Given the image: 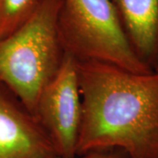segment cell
I'll return each mask as SVG.
<instances>
[{
  "mask_svg": "<svg viewBox=\"0 0 158 158\" xmlns=\"http://www.w3.org/2000/svg\"><path fill=\"white\" fill-rule=\"evenodd\" d=\"M81 96L77 155L122 150L158 158V71L140 74L98 61L77 62Z\"/></svg>",
  "mask_w": 158,
  "mask_h": 158,
  "instance_id": "cell-1",
  "label": "cell"
},
{
  "mask_svg": "<svg viewBox=\"0 0 158 158\" xmlns=\"http://www.w3.org/2000/svg\"><path fill=\"white\" fill-rule=\"evenodd\" d=\"M61 4L62 0H42L22 26L0 38V84L34 117L40 94L64 55L57 31Z\"/></svg>",
  "mask_w": 158,
  "mask_h": 158,
  "instance_id": "cell-2",
  "label": "cell"
},
{
  "mask_svg": "<svg viewBox=\"0 0 158 158\" xmlns=\"http://www.w3.org/2000/svg\"><path fill=\"white\" fill-rule=\"evenodd\" d=\"M57 31L63 51L77 60L106 62L135 73L153 71L132 48L112 0H62Z\"/></svg>",
  "mask_w": 158,
  "mask_h": 158,
  "instance_id": "cell-3",
  "label": "cell"
},
{
  "mask_svg": "<svg viewBox=\"0 0 158 158\" xmlns=\"http://www.w3.org/2000/svg\"><path fill=\"white\" fill-rule=\"evenodd\" d=\"M136 55L151 67L158 64V0H112Z\"/></svg>",
  "mask_w": 158,
  "mask_h": 158,
  "instance_id": "cell-6",
  "label": "cell"
},
{
  "mask_svg": "<svg viewBox=\"0 0 158 158\" xmlns=\"http://www.w3.org/2000/svg\"><path fill=\"white\" fill-rule=\"evenodd\" d=\"M51 158H66L54 156ZM69 158H128L126 155H121L118 153H114L111 150H98V151H90V152L85 153L77 155L73 157Z\"/></svg>",
  "mask_w": 158,
  "mask_h": 158,
  "instance_id": "cell-8",
  "label": "cell"
},
{
  "mask_svg": "<svg viewBox=\"0 0 158 158\" xmlns=\"http://www.w3.org/2000/svg\"><path fill=\"white\" fill-rule=\"evenodd\" d=\"M156 70H157V71H158V64H157V66L156 67Z\"/></svg>",
  "mask_w": 158,
  "mask_h": 158,
  "instance_id": "cell-9",
  "label": "cell"
},
{
  "mask_svg": "<svg viewBox=\"0 0 158 158\" xmlns=\"http://www.w3.org/2000/svg\"><path fill=\"white\" fill-rule=\"evenodd\" d=\"M77 62L64 52L57 72L40 94L35 112L56 155L66 158L77 155L82 107Z\"/></svg>",
  "mask_w": 158,
  "mask_h": 158,
  "instance_id": "cell-4",
  "label": "cell"
},
{
  "mask_svg": "<svg viewBox=\"0 0 158 158\" xmlns=\"http://www.w3.org/2000/svg\"><path fill=\"white\" fill-rule=\"evenodd\" d=\"M42 0H0V38L22 26Z\"/></svg>",
  "mask_w": 158,
  "mask_h": 158,
  "instance_id": "cell-7",
  "label": "cell"
},
{
  "mask_svg": "<svg viewBox=\"0 0 158 158\" xmlns=\"http://www.w3.org/2000/svg\"><path fill=\"white\" fill-rule=\"evenodd\" d=\"M56 156L37 118L0 84V158H51Z\"/></svg>",
  "mask_w": 158,
  "mask_h": 158,
  "instance_id": "cell-5",
  "label": "cell"
}]
</instances>
